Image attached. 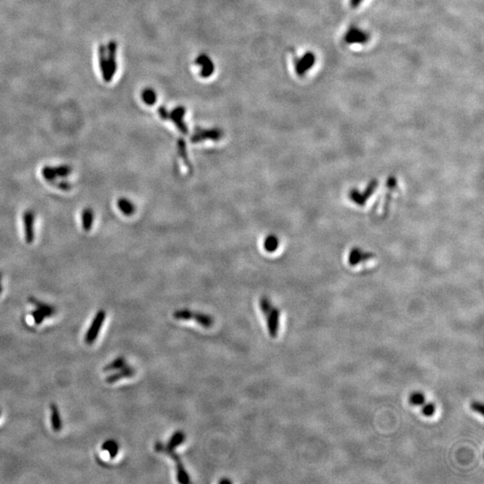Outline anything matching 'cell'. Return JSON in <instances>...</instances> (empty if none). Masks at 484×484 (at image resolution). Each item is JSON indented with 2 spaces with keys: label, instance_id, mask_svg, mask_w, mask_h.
Segmentation results:
<instances>
[{
  "label": "cell",
  "instance_id": "obj_34",
  "mask_svg": "<svg viewBox=\"0 0 484 484\" xmlns=\"http://www.w3.org/2000/svg\"><path fill=\"white\" fill-rule=\"evenodd\" d=\"M0 414H1V412H0Z\"/></svg>",
  "mask_w": 484,
  "mask_h": 484
},
{
  "label": "cell",
  "instance_id": "obj_2",
  "mask_svg": "<svg viewBox=\"0 0 484 484\" xmlns=\"http://www.w3.org/2000/svg\"><path fill=\"white\" fill-rule=\"evenodd\" d=\"M105 319L106 312L104 310H99L97 314L94 317V320L91 324L90 328L88 329L87 334H86L84 340H86L87 345H92L96 340Z\"/></svg>",
  "mask_w": 484,
  "mask_h": 484
},
{
  "label": "cell",
  "instance_id": "obj_1",
  "mask_svg": "<svg viewBox=\"0 0 484 484\" xmlns=\"http://www.w3.org/2000/svg\"><path fill=\"white\" fill-rule=\"evenodd\" d=\"M159 114H160L161 119H163V120H173V122L176 124L177 128H179L180 131L182 132L183 134H187L188 128L186 127L184 121H183V117L185 115L184 108L179 107V108L174 109L173 112L169 113V111L166 110L165 108L161 107L159 109Z\"/></svg>",
  "mask_w": 484,
  "mask_h": 484
},
{
  "label": "cell",
  "instance_id": "obj_6",
  "mask_svg": "<svg viewBox=\"0 0 484 484\" xmlns=\"http://www.w3.org/2000/svg\"><path fill=\"white\" fill-rule=\"evenodd\" d=\"M267 317V329L271 337L275 338L277 336L279 330V319H280V310L276 308H273L268 312Z\"/></svg>",
  "mask_w": 484,
  "mask_h": 484
},
{
  "label": "cell",
  "instance_id": "obj_14",
  "mask_svg": "<svg viewBox=\"0 0 484 484\" xmlns=\"http://www.w3.org/2000/svg\"><path fill=\"white\" fill-rule=\"evenodd\" d=\"M177 470V480L180 483L187 484L190 482V479L188 476L187 471L185 469L183 464L181 463V460H178L175 462Z\"/></svg>",
  "mask_w": 484,
  "mask_h": 484
},
{
  "label": "cell",
  "instance_id": "obj_32",
  "mask_svg": "<svg viewBox=\"0 0 484 484\" xmlns=\"http://www.w3.org/2000/svg\"><path fill=\"white\" fill-rule=\"evenodd\" d=\"M219 482H220V483H221V484H222V483H231V482H232V481H231V480H227V479H223V480H220V481H219Z\"/></svg>",
  "mask_w": 484,
  "mask_h": 484
},
{
  "label": "cell",
  "instance_id": "obj_18",
  "mask_svg": "<svg viewBox=\"0 0 484 484\" xmlns=\"http://www.w3.org/2000/svg\"><path fill=\"white\" fill-rule=\"evenodd\" d=\"M126 366H127V364H126L125 358L119 357V358L112 360L109 364L106 365L105 367L103 368V371L106 372H111V371H116V369L125 368Z\"/></svg>",
  "mask_w": 484,
  "mask_h": 484
},
{
  "label": "cell",
  "instance_id": "obj_17",
  "mask_svg": "<svg viewBox=\"0 0 484 484\" xmlns=\"http://www.w3.org/2000/svg\"><path fill=\"white\" fill-rule=\"evenodd\" d=\"M102 450L108 451L110 458H115L119 453V445L115 440L109 439L102 444Z\"/></svg>",
  "mask_w": 484,
  "mask_h": 484
},
{
  "label": "cell",
  "instance_id": "obj_29",
  "mask_svg": "<svg viewBox=\"0 0 484 484\" xmlns=\"http://www.w3.org/2000/svg\"><path fill=\"white\" fill-rule=\"evenodd\" d=\"M471 408L473 411H474L475 413H480V414H483V405L481 403H479V402H473V404L471 405Z\"/></svg>",
  "mask_w": 484,
  "mask_h": 484
},
{
  "label": "cell",
  "instance_id": "obj_8",
  "mask_svg": "<svg viewBox=\"0 0 484 484\" xmlns=\"http://www.w3.org/2000/svg\"><path fill=\"white\" fill-rule=\"evenodd\" d=\"M135 374V368L126 366L125 368H120V372L108 376V377L106 378L105 381L107 383H109V384H113V383L117 382V381L121 380V379L131 378V377H133Z\"/></svg>",
  "mask_w": 484,
  "mask_h": 484
},
{
  "label": "cell",
  "instance_id": "obj_4",
  "mask_svg": "<svg viewBox=\"0 0 484 484\" xmlns=\"http://www.w3.org/2000/svg\"><path fill=\"white\" fill-rule=\"evenodd\" d=\"M34 222H35V213L34 211H24L23 214V230L24 238L28 244H32L34 240Z\"/></svg>",
  "mask_w": 484,
  "mask_h": 484
},
{
  "label": "cell",
  "instance_id": "obj_19",
  "mask_svg": "<svg viewBox=\"0 0 484 484\" xmlns=\"http://www.w3.org/2000/svg\"><path fill=\"white\" fill-rule=\"evenodd\" d=\"M178 151H179V154H180V157L182 158V160L184 161L185 164L188 167L189 170L192 169L191 163L188 161V155H187V148H186V144H185L184 141L182 139H180L178 141Z\"/></svg>",
  "mask_w": 484,
  "mask_h": 484
},
{
  "label": "cell",
  "instance_id": "obj_9",
  "mask_svg": "<svg viewBox=\"0 0 484 484\" xmlns=\"http://www.w3.org/2000/svg\"><path fill=\"white\" fill-rule=\"evenodd\" d=\"M196 64L202 67L201 75L203 77H209L214 73V66L212 60L207 55H201L196 60Z\"/></svg>",
  "mask_w": 484,
  "mask_h": 484
},
{
  "label": "cell",
  "instance_id": "obj_13",
  "mask_svg": "<svg viewBox=\"0 0 484 484\" xmlns=\"http://www.w3.org/2000/svg\"><path fill=\"white\" fill-rule=\"evenodd\" d=\"M192 319L195 320V322L198 323L200 326H202L206 328H209L214 325V319L211 316L204 313H193Z\"/></svg>",
  "mask_w": 484,
  "mask_h": 484
},
{
  "label": "cell",
  "instance_id": "obj_21",
  "mask_svg": "<svg viewBox=\"0 0 484 484\" xmlns=\"http://www.w3.org/2000/svg\"><path fill=\"white\" fill-rule=\"evenodd\" d=\"M278 245H279L278 239L274 235L267 237L266 240H265V243H264L266 250L268 252L275 251L277 249Z\"/></svg>",
  "mask_w": 484,
  "mask_h": 484
},
{
  "label": "cell",
  "instance_id": "obj_3",
  "mask_svg": "<svg viewBox=\"0 0 484 484\" xmlns=\"http://www.w3.org/2000/svg\"><path fill=\"white\" fill-rule=\"evenodd\" d=\"M344 39L348 44H365L369 41V34L361 29L352 27L346 32Z\"/></svg>",
  "mask_w": 484,
  "mask_h": 484
},
{
  "label": "cell",
  "instance_id": "obj_12",
  "mask_svg": "<svg viewBox=\"0 0 484 484\" xmlns=\"http://www.w3.org/2000/svg\"><path fill=\"white\" fill-rule=\"evenodd\" d=\"M185 439H186V435H185L184 432H181V431H177L170 437V439L168 441V444L166 445V447H168L169 449H172V450H175V448H177L180 445L184 442Z\"/></svg>",
  "mask_w": 484,
  "mask_h": 484
},
{
  "label": "cell",
  "instance_id": "obj_31",
  "mask_svg": "<svg viewBox=\"0 0 484 484\" xmlns=\"http://www.w3.org/2000/svg\"><path fill=\"white\" fill-rule=\"evenodd\" d=\"M363 0H350V5L353 8H357Z\"/></svg>",
  "mask_w": 484,
  "mask_h": 484
},
{
  "label": "cell",
  "instance_id": "obj_20",
  "mask_svg": "<svg viewBox=\"0 0 484 484\" xmlns=\"http://www.w3.org/2000/svg\"><path fill=\"white\" fill-rule=\"evenodd\" d=\"M142 98H143L144 102H146L147 105H154V103L156 102V100H157L156 93L151 88H147V89L144 91L143 94H142Z\"/></svg>",
  "mask_w": 484,
  "mask_h": 484
},
{
  "label": "cell",
  "instance_id": "obj_28",
  "mask_svg": "<svg viewBox=\"0 0 484 484\" xmlns=\"http://www.w3.org/2000/svg\"><path fill=\"white\" fill-rule=\"evenodd\" d=\"M32 316L34 317V322H35L36 325H40V324H42V321H43V319H45L46 318V316L44 315V314H43V313H42V312L41 311L40 309H38V308H36L35 310H34V311L32 312Z\"/></svg>",
  "mask_w": 484,
  "mask_h": 484
},
{
  "label": "cell",
  "instance_id": "obj_26",
  "mask_svg": "<svg viewBox=\"0 0 484 484\" xmlns=\"http://www.w3.org/2000/svg\"><path fill=\"white\" fill-rule=\"evenodd\" d=\"M259 306H260V308H261V310L263 312V314H265L266 316H267V314H268V312L270 311L271 309L273 308L270 300H268L267 297H263V298L260 299V300H259Z\"/></svg>",
  "mask_w": 484,
  "mask_h": 484
},
{
  "label": "cell",
  "instance_id": "obj_5",
  "mask_svg": "<svg viewBox=\"0 0 484 484\" xmlns=\"http://www.w3.org/2000/svg\"><path fill=\"white\" fill-rule=\"evenodd\" d=\"M316 56L313 52L305 53L303 56L297 60L295 63V70H296L297 75L302 76L304 75L308 70L311 69L312 67L315 65Z\"/></svg>",
  "mask_w": 484,
  "mask_h": 484
},
{
  "label": "cell",
  "instance_id": "obj_11",
  "mask_svg": "<svg viewBox=\"0 0 484 484\" xmlns=\"http://www.w3.org/2000/svg\"><path fill=\"white\" fill-rule=\"evenodd\" d=\"M50 411H51L50 422H51L52 430L54 432H60V430L62 429V420H61V418H60L59 409H58V407H56L55 404H51V406H50Z\"/></svg>",
  "mask_w": 484,
  "mask_h": 484
},
{
  "label": "cell",
  "instance_id": "obj_22",
  "mask_svg": "<svg viewBox=\"0 0 484 484\" xmlns=\"http://www.w3.org/2000/svg\"><path fill=\"white\" fill-rule=\"evenodd\" d=\"M42 174L43 178L49 182L55 181L56 178H58L55 169L52 166H44L42 168Z\"/></svg>",
  "mask_w": 484,
  "mask_h": 484
},
{
  "label": "cell",
  "instance_id": "obj_23",
  "mask_svg": "<svg viewBox=\"0 0 484 484\" xmlns=\"http://www.w3.org/2000/svg\"><path fill=\"white\" fill-rule=\"evenodd\" d=\"M192 314H193V311H191V310L183 308V309H179V310L174 311L173 318L176 319L177 320H190L192 318Z\"/></svg>",
  "mask_w": 484,
  "mask_h": 484
},
{
  "label": "cell",
  "instance_id": "obj_7",
  "mask_svg": "<svg viewBox=\"0 0 484 484\" xmlns=\"http://www.w3.org/2000/svg\"><path fill=\"white\" fill-rule=\"evenodd\" d=\"M222 136V132L220 129H212V130H202V131L196 132L192 136V142L196 143L203 141L205 139H212L214 141H218L219 139Z\"/></svg>",
  "mask_w": 484,
  "mask_h": 484
},
{
  "label": "cell",
  "instance_id": "obj_10",
  "mask_svg": "<svg viewBox=\"0 0 484 484\" xmlns=\"http://www.w3.org/2000/svg\"><path fill=\"white\" fill-rule=\"evenodd\" d=\"M81 218H82V226H83V231L84 232H90L92 227H93V223H94V210L90 207L84 208L82 211Z\"/></svg>",
  "mask_w": 484,
  "mask_h": 484
},
{
  "label": "cell",
  "instance_id": "obj_27",
  "mask_svg": "<svg viewBox=\"0 0 484 484\" xmlns=\"http://www.w3.org/2000/svg\"><path fill=\"white\" fill-rule=\"evenodd\" d=\"M435 405H433V404H432V403L425 404L424 406H423V407H422V413L424 414L425 416H432V415L435 413Z\"/></svg>",
  "mask_w": 484,
  "mask_h": 484
},
{
  "label": "cell",
  "instance_id": "obj_24",
  "mask_svg": "<svg viewBox=\"0 0 484 484\" xmlns=\"http://www.w3.org/2000/svg\"><path fill=\"white\" fill-rule=\"evenodd\" d=\"M409 402L413 406H422L424 404L425 396L421 393H413L410 395Z\"/></svg>",
  "mask_w": 484,
  "mask_h": 484
},
{
  "label": "cell",
  "instance_id": "obj_33",
  "mask_svg": "<svg viewBox=\"0 0 484 484\" xmlns=\"http://www.w3.org/2000/svg\"><path fill=\"white\" fill-rule=\"evenodd\" d=\"M0 281H1V273H0Z\"/></svg>",
  "mask_w": 484,
  "mask_h": 484
},
{
  "label": "cell",
  "instance_id": "obj_16",
  "mask_svg": "<svg viewBox=\"0 0 484 484\" xmlns=\"http://www.w3.org/2000/svg\"><path fill=\"white\" fill-rule=\"evenodd\" d=\"M29 301L32 302L33 304L36 307V308L40 309L41 311L44 314V315L49 318V317H51V316L55 313V309L51 306H49L48 304H45V303H42L41 301L39 300H35L34 298H30L29 299Z\"/></svg>",
  "mask_w": 484,
  "mask_h": 484
},
{
  "label": "cell",
  "instance_id": "obj_30",
  "mask_svg": "<svg viewBox=\"0 0 484 484\" xmlns=\"http://www.w3.org/2000/svg\"><path fill=\"white\" fill-rule=\"evenodd\" d=\"M58 188L61 189V190H64V191H69L72 188V186L70 183H68L67 181H61L58 185Z\"/></svg>",
  "mask_w": 484,
  "mask_h": 484
},
{
  "label": "cell",
  "instance_id": "obj_15",
  "mask_svg": "<svg viewBox=\"0 0 484 484\" xmlns=\"http://www.w3.org/2000/svg\"><path fill=\"white\" fill-rule=\"evenodd\" d=\"M118 207L127 216L132 215L135 213V207L133 204L127 198H120L118 200Z\"/></svg>",
  "mask_w": 484,
  "mask_h": 484
},
{
  "label": "cell",
  "instance_id": "obj_25",
  "mask_svg": "<svg viewBox=\"0 0 484 484\" xmlns=\"http://www.w3.org/2000/svg\"><path fill=\"white\" fill-rule=\"evenodd\" d=\"M56 172V177L65 178L68 177L72 173V167L69 165H59L54 167Z\"/></svg>",
  "mask_w": 484,
  "mask_h": 484
}]
</instances>
